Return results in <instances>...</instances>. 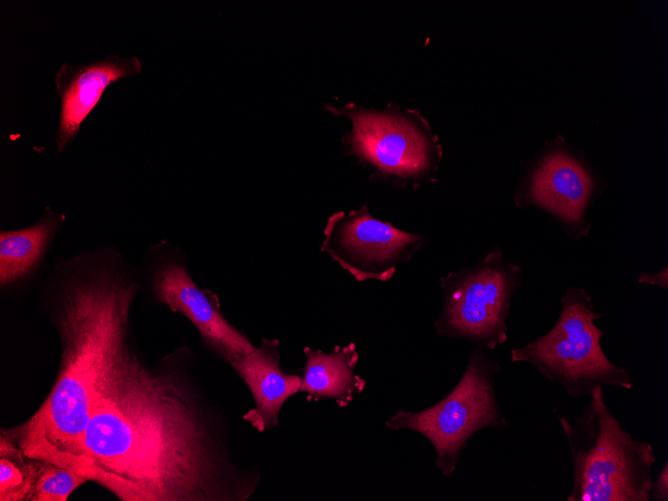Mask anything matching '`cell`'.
Segmentation results:
<instances>
[{
	"instance_id": "obj_1",
	"label": "cell",
	"mask_w": 668,
	"mask_h": 501,
	"mask_svg": "<svg viewBox=\"0 0 668 501\" xmlns=\"http://www.w3.org/2000/svg\"><path fill=\"white\" fill-rule=\"evenodd\" d=\"M179 349L158 366L133 351L101 391L86 425L79 473L122 501H244L254 469L230 458L221 416L182 364Z\"/></svg>"
},
{
	"instance_id": "obj_2",
	"label": "cell",
	"mask_w": 668,
	"mask_h": 501,
	"mask_svg": "<svg viewBox=\"0 0 668 501\" xmlns=\"http://www.w3.org/2000/svg\"><path fill=\"white\" fill-rule=\"evenodd\" d=\"M48 283L45 307L61 343L56 380L30 419L4 430L28 457L79 473L95 402L135 351L130 311L140 284L134 268L114 248L58 259Z\"/></svg>"
},
{
	"instance_id": "obj_3",
	"label": "cell",
	"mask_w": 668,
	"mask_h": 501,
	"mask_svg": "<svg viewBox=\"0 0 668 501\" xmlns=\"http://www.w3.org/2000/svg\"><path fill=\"white\" fill-rule=\"evenodd\" d=\"M572 462L567 501H649L656 462L651 444L634 439L610 412L602 387L574 421L560 416Z\"/></svg>"
},
{
	"instance_id": "obj_4",
	"label": "cell",
	"mask_w": 668,
	"mask_h": 501,
	"mask_svg": "<svg viewBox=\"0 0 668 501\" xmlns=\"http://www.w3.org/2000/svg\"><path fill=\"white\" fill-rule=\"evenodd\" d=\"M600 317L591 296L582 288L570 287L561 299L555 325L525 346L512 349L511 361L530 364L573 398L589 395L596 387L631 390V373L612 363L601 348L604 332L595 324Z\"/></svg>"
},
{
	"instance_id": "obj_5",
	"label": "cell",
	"mask_w": 668,
	"mask_h": 501,
	"mask_svg": "<svg viewBox=\"0 0 668 501\" xmlns=\"http://www.w3.org/2000/svg\"><path fill=\"white\" fill-rule=\"evenodd\" d=\"M501 371L484 347L468 357L467 367L456 386L439 402L419 411L399 410L387 422L394 429H411L424 435L436 452L441 473L451 476L468 440L478 431L507 426L497 402L495 376Z\"/></svg>"
},
{
	"instance_id": "obj_6",
	"label": "cell",
	"mask_w": 668,
	"mask_h": 501,
	"mask_svg": "<svg viewBox=\"0 0 668 501\" xmlns=\"http://www.w3.org/2000/svg\"><path fill=\"white\" fill-rule=\"evenodd\" d=\"M328 109L352 120L353 129L343 140L349 147L347 154L371 165L375 170L371 178L398 185L433 178L442 151L437 137L417 111H376L353 105Z\"/></svg>"
},
{
	"instance_id": "obj_7",
	"label": "cell",
	"mask_w": 668,
	"mask_h": 501,
	"mask_svg": "<svg viewBox=\"0 0 668 501\" xmlns=\"http://www.w3.org/2000/svg\"><path fill=\"white\" fill-rule=\"evenodd\" d=\"M444 306L434 326L439 335L462 337L494 349L507 339L506 319L521 286V268L498 247L476 265L440 279Z\"/></svg>"
},
{
	"instance_id": "obj_8",
	"label": "cell",
	"mask_w": 668,
	"mask_h": 501,
	"mask_svg": "<svg viewBox=\"0 0 668 501\" xmlns=\"http://www.w3.org/2000/svg\"><path fill=\"white\" fill-rule=\"evenodd\" d=\"M421 234L403 231L372 217L366 205L327 221L321 250L357 281H388L399 263L407 262L424 244Z\"/></svg>"
},
{
	"instance_id": "obj_9",
	"label": "cell",
	"mask_w": 668,
	"mask_h": 501,
	"mask_svg": "<svg viewBox=\"0 0 668 501\" xmlns=\"http://www.w3.org/2000/svg\"><path fill=\"white\" fill-rule=\"evenodd\" d=\"M156 260L151 270V289L156 301L182 313L197 329L205 345L230 363L254 349L246 335L223 316L215 294L201 289L182 259L173 252H150Z\"/></svg>"
},
{
	"instance_id": "obj_10",
	"label": "cell",
	"mask_w": 668,
	"mask_h": 501,
	"mask_svg": "<svg viewBox=\"0 0 668 501\" xmlns=\"http://www.w3.org/2000/svg\"><path fill=\"white\" fill-rule=\"evenodd\" d=\"M136 57L110 55L86 65L64 63L55 75L60 100V119L56 132V147L65 150L80 126L99 102L104 90L115 81L141 72Z\"/></svg>"
},
{
	"instance_id": "obj_11",
	"label": "cell",
	"mask_w": 668,
	"mask_h": 501,
	"mask_svg": "<svg viewBox=\"0 0 668 501\" xmlns=\"http://www.w3.org/2000/svg\"><path fill=\"white\" fill-rule=\"evenodd\" d=\"M278 348V340L264 338L259 347L229 363L254 399L255 407L243 418L259 432L279 424L281 407L301 387V376L281 369Z\"/></svg>"
},
{
	"instance_id": "obj_12",
	"label": "cell",
	"mask_w": 668,
	"mask_h": 501,
	"mask_svg": "<svg viewBox=\"0 0 668 501\" xmlns=\"http://www.w3.org/2000/svg\"><path fill=\"white\" fill-rule=\"evenodd\" d=\"M594 185L587 170L571 155L553 151L532 172L530 200L580 229Z\"/></svg>"
},
{
	"instance_id": "obj_13",
	"label": "cell",
	"mask_w": 668,
	"mask_h": 501,
	"mask_svg": "<svg viewBox=\"0 0 668 501\" xmlns=\"http://www.w3.org/2000/svg\"><path fill=\"white\" fill-rule=\"evenodd\" d=\"M304 354L300 391L307 394L308 401L328 398L345 407L364 390L366 381L355 374L359 355L354 343L336 346L331 353L307 346Z\"/></svg>"
},
{
	"instance_id": "obj_14",
	"label": "cell",
	"mask_w": 668,
	"mask_h": 501,
	"mask_svg": "<svg viewBox=\"0 0 668 501\" xmlns=\"http://www.w3.org/2000/svg\"><path fill=\"white\" fill-rule=\"evenodd\" d=\"M65 216L47 207L34 224L0 232V285L9 287L28 278L43 262Z\"/></svg>"
},
{
	"instance_id": "obj_15",
	"label": "cell",
	"mask_w": 668,
	"mask_h": 501,
	"mask_svg": "<svg viewBox=\"0 0 668 501\" xmlns=\"http://www.w3.org/2000/svg\"><path fill=\"white\" fill-rule=\"evenodd\" d=\"M45 464V462L28 457L2 429L0 436V500L28 501Z\"/></svg>"
},
{
	"instance_id": "obj_16",
	"label": "cell",
	"mask_w": 668,
	"mask_h": 501,
	"mask_svg": "<svg viewBox=\"0 0 668 501\" xmlns=\"http://www.w3.org/2000/svg\"><path fill=\"white\" fill-rule=\"evenodd\" d=\"M89 479L68 468L45 464L28 501H66Z\"/></svg>"
},
{
	"instance_id": "obj_17",
	"label": "cell",
	"mask_w": 668,
	"mask_h": 501,
	"mask_svg": "<svg viewBox=\"0 0 668 501\" xmlns=\"http://www.w3.org/2000/svg\"><path fill=\"white\" fill-rule=\"evenodd\" d=\"M650 500L654 501H668V462L666 461L664 467L659 472L658 476L653 479Z\"/></svg>"
},
{
	"instance_id": "obj_18",
	"label": "cell",
	"mask_w": 668,
	"mask_h": 501,
	"mask_svg": "<svg viewBox=\"0 0 668 501\" xmlns=\"http://www.w3.org/2000/svg\"><path fill=\"white\" fill-rule=\"evenodd\" d=\"M638 281L640 283L659 286L663 289H667L668 287L667 267L663 268V270H660L656 273L650 274L642 272Z\"/></svg>"
}]
</instances>
